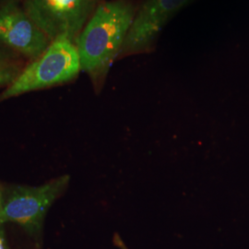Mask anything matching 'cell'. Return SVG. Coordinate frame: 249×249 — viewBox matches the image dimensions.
Instances as JSON below:
<instances>
[{"instance_id":"6da1fadb","label":"cell","mask_w":249,"mask_h":249,"mask_svg":"<svg viewBox=\"0 0 249 249\" xmlns=\"http://www.w3.org/2000/svg\"><path fill=\"white\" fill-rule=\"evenodd\" d=\"M133 19L132 8L124 1L99 5L76 43L81 70L94 78L106 73L123 47Z\"/></svg>"},{"instance_id":"7a4b0ae2","label":"cell","mask_w":249,"mask_h":249,"mask_svg":"<svg viewBox=\"0 0 249 249\" xmlns=\"http://www.w3.org/2000/svg\"><path fill=\"white\" fill-rule=\"evenodd\" d=\"M81 70L77 45L66 37L51 42L44 53L18 74L0 94V102L74 80Z\"/></svg>"},{"instance_id":"3957f363","label":"cell","mask_w":249,"mask_h":249,"mask_svg":"<svg viewBox=\"0 0 249 249\" xmlns=\"http://www.w3.org/2000/svg\"><path fill=\"white\" fill-rule=\"evenodd\" d=\"M69 183L70 177L63 176L39 187H11L2 196L1 223H16L32 233L38 232L47 211Z\"/></svg>"},{"instance_id":"277c9868","label":"cell","mask_w":249,"mask_h":249,"mask_svg":"<svg viewBox=\"0 0 249 249\" xmlns=\"http://www.w3.org/2000/svg\"><path fill=\"white\" fill-rule=\"evenodd\" d=\"M98 0H25L23 9L50 42L66 37L75 44Z\"/></svg>"},{"instance_id":"5b68a950","label":"cell","mask_w":249,"mask_h":249,"mask_svg":"<svg viewBox=\"0 0 249 249\" xmlns=\"http://www.w3.org/2000/svg\"><path fill=\"white\" fill-rule=\"evenodd\" d=\"M50 44L45 33L17 3H5L0 7V45L35 60Z\"/></svg>"},{"instance_id":"8992f818","label":"cell","mask_w":249,"mask_h":249,"mask_svg":"<svg viewBox=\"0 0 249 249\" xmlns=\"http://www.w3.org/2000/svg\"><path fill=\"white\" fill-rule=\"evenodd\" d=\"M190 0H147L125 37L124 50H140L151 44L164 24Z\"/></svg>"},{"instance_id":"52a82bcc","label":"cell","mask_w":249,"mask_h":249,"mask_svg":"<svg viewBox=\"0 0 249 249\" xmlns=\"http://www.w3.org/2000/svg\"><path fill=\"white\" fill-rule=\"evenodd\" d=\"M19 69L20 67L14 54L8 51V47L0 45V73Z\"/></svg>"},{"instance_id":"ba28073f","label":"cell","mask_w":249,"mask_h":249,"mask_svg":"<svg viewBox=\"0 0 249 249\" xmlns=\"http://www.w3.org/2000/svg\"><path fill=\"white\" fill-rule=\"evenodd\" d=\"M18 1L19 0H1V2L3 3V4H5V3H9V2H13V3H17Z\"/></svg>"},{"instance_id":"9c48e42d","label":"cell","mask_w":249,"mask_h":249,"mask_svg":"<svg viewBox=\"0 0 249 249\" xmlns=\"http://www.w3.org/2000/svg\"><path fill=\"white\" fill-rule=\"evenodd\" d=\"M0 249H4V245H3V239L0 235Z\"/></svg>"},{"instance_id":"30bf717a","label":"cell","mask_w":249,"mask_h":249,"mask_svg":"<svg viewBox=\"0 0 249 249\" xmlns=\"http://www.w3.org/2000/svg\"><path fill=\"white\" fill-rule=\"evenodd\" d=\"M1 208H2V195H1V193H0V213H1ZM1 221H0V226H1Z\"/></svg>"}]
</instances>
